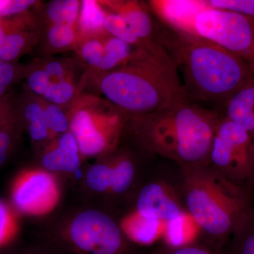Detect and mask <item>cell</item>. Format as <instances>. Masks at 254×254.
<instances>
[{
	"label": "cell",
	"instance_id": "6da1fadb",
	"mask_svg": "<svg viewBox=\"0 0 254 254\" xmlns=\"http://www.w3.org/2000/svg\"><path fill=\"white\" fill-rule=\"evenodd\" d=\"M98 88L127 118L190 100L176 64L160 41L136 48L126 63L100 74Z\"/></svg>",
	"mask_w": 254,
	"mask_h": 254
},
{
	"label": "cell",
	"instance_id": "7a4b0ae2",
	"mask_svg": "<svg viewBox=\"0 0 254 254\" xmlns=\"http://www.w3.org/2000/svg\"><path fill=\"white\" fill-rule=\"evenodd\" d=\"M158 36L175 62L191 101L217 103L221 108L254 78V71L244 60L217 43L163 26Z\"/></svg>",
	"mask_w": 254,
	"mask_h": 254
},
{
	"label": "cell",
	"instance_id": "3957f363",
	"mask_svg": "<svg viewBox=\"0 0 254 254\" xmlns=\"http://www.w3.org/2000/svg\"><path fill=\"white\" fill-rule=\"evenodd\" d=\"M222 116L190 100L127 122L143 148L179 165L208 164L212 143Z\"/></svg>",
	"mask_w": 254,
	"mask_h": 254
},
{
	"label": "cell",
	"instance_id": "277c9868",
	"mask_svg": "<svg viewBox=\"0 0 254 254\" xmlns=\"http://www.w3.org/2000/svg\"><path fill=\"white\" fill-rule=\"evenodd\" d=\"M180 167L187 212L213 247L223 249L253 206L248 187L227 180L209 163Z\"/></svg>",
	"mask_w": 254,
	"mask_h": 254
},
{
	"label": "cell",
	"instance_id": "5b68a950",
	"mask_svg": "<svg viewBox=\"0 0 254 254\" xmlns=\"http://www.w3.org/2000/svg\"><path fill=\"white\" fill-rule=\"evenodd\" d=\"M36 242L54 254H136L119 222L104 209L90 205L47 217Z\"/></svg>",
	"mask_w": 254,
	"mask_h": 254
},
{
	"label": "cell",
	"instance_id": "8992f818",
	"mask_svg": "<svg viewBox=\"0 0 254 254\" xmlns=\"http://www.w3.org/2000/svg\"><path fill=\"white\" fill-rule=\"evenodd\" d=\"M69 131L76 138L81 157H103L117 150L127 118L108 100L82 96L68 115Z\"/></svg>",
	"mask_w": 254,
	"mask_h": 254
},
{
	"label": "cell",
	"instance_id": "52a82bcc",
	"mask_svg": "<svg viewBox=\"0 0 254 254\" xmlns=\"http://www.w3.org/2000/svg\"><path fill=\"white\" fill-rule=\"evenodd\" d=\"M209 164L241 186L248 187L254 177L250 137L242 127L223 115L214 135Z\"/></svg>",
	"mask_w": 254,
	"mask_h": 254
},
{
	"label": "cell",
	"instance_id": "ba28073f",
	"mask_svg": "<svg viewBox=\"0 0 254 254\" xmlns=\"http://www.w3.org/2000/svg\"><path fill=\"white\" fill-rule=\"evenodd\" d=\"M197 36L217 43L245 62L254 72V19L209 7L194 23Z\"/></svg>",
	"mask_w": 254,
	"mask_h": 254
},
{
	"label": "cell",
	"instance_id": "9c48e42d",
	"mask_svg": "<svg viewBox=\"0 0 254 254\" xmlns=\"http://www.w3.org/2000/svg\"><path fill=\"white\" fill-rule=\"evenodd\" d=\"M60 194L59 185L53 174L43 169L26 170L13 184L11 203L18 213L42 215L56 206Z\"/></svg>",
	"mask_w": 254,
	"mask_h": 254
},
{
	"label": "cell",
	"instance_id": "30bf717a",
	"mask_svg": "<svg viewBox=\"0 0 254 254\" xmlns=\"http://www.w3.org/2000/svg\"><path fill=\"white\" fill-rule=\"evenodd\" d=\"M135 213L143 218L170 222L180 220L186 211L175 190L165 182H150L138 192Z\"/></svg>",
	"mask_w": 254,
	"mask_h": 254
},
{
	"label": "cell",
	"instance_id": "8fae6325",
	"mask_svg": "<svg viewBox=\"0 0 254 254\" xmlns=\"http://www.w3.org/2000/svg\"><path fill=\"white\" fill-rule=\"evenodd\" d=\"M87 188L96 194L123 195L128 188V172L125 160L113 152L92 165L83 175Z\"/></svg>",
	"mask_w": 254,
	"mask_h": 254
},
{
	"label": "cell",
	"instance_id": "7c38bea8",
	"mask_svg": "<svg viewBox=\"0 0 254 254\" xmlns=\"http://www.w3.org/2000/svg\"><path fill=\"white\" fill-rule=\"evenodd\" d=\"M148 4L163 26L190 35H196L195 18L201 11L209 8L205 0H153L148 1Z\"/></svg>",
	"mask_w": 254,
	"mask_h": 254
},
{
	"label": "cell",
	"instance_id": "4fadbf2b",
	"mask_svg": "<svg viewBox=\"0 0 254 254\" xmlns=\"http://www.w3.org/2000/svg\"><path fill=\"white\" fill-rule=\"evenodd\" d=\"M100 4L106 11L122 16L145 47L160 42L158 26L155 25L153 13L148 3L139 1H101Z\"/></svg>",
	"mask_w": 254,
	"mask_h": 254
},
{
	"label": "cell",
	"instance_id": "5bb4252c",
	"mask_svg": "<svg viewBox=\"0 0 254 254\" xmlns=\"http://www.w3.org/2000/svg\"><path fill=\"white\" fill-rule=\"evenodd\" d=\"M43 170L53 174H74L81 165V156L76 138L69 131L60 135L45 150L41 158Z\"/></svg>",
	"mask_w": 254,
	"mask_h": 254
},
{
	"label": "cell",
	"instance_id": "9a60e30c",
	"mask_svg": "<svg viewBox=\"0 0 254 254\" xmlns=\"http://www.w3.org/2000/svg\"><path fill=\"white\" fill-rule=\"evenodd\" d=\"M220 110L248 133L254 157V78L232 95Z\"/></svg>",
	"mask_w": 254,
	"mask_h": 254
},
{
	"label": "cell",
	"instance_id": "2e32d148",
	"mask_svg": "<svg viewBox=\"0 0 254 254\" xmlns=\"http://www.w3.org/2000/svg\"><path fill=\"white\" fill-rule=\"evenodd\" d=\"M106 11L98 1L85 0L81 3L77 22L78 38L82 41L88 38L104 36L108 33L104 29Z\"/></svg>",
	"mask_w": 254,
	"mask_h": 254
},
{
	"label": "cell",
	"instance_id": "e0dca14e",
	"mask_svg": "<svg viewBox=\"0 0 254 254\" xmlns=\"http://www.w3.org/2000/svg\"><path fill=\"white\" fill-rule=\"evenodd\" d=\"M26 20L22 14L13 18L12 27L5 38L0 60L13 63L28 50L32 36L25 29Z\"/></svg>",
	"mask_w": 254,
	"mask_h": 254
},
{
	"label": "cell",
	"instance_id": "ac0fdd59",
	"mask_svg": "<svg viewBox=\"0 0 254 254\" xmlns=\"http://www.w3.org/2000/svg\"><path fill=\"white\" fill-rule=\"evenodd\" d=\"M20 125L21 122L17 114L11 105L4 102L0 109V166L7 160L11 154Z\"/></svg>",
	"mask_w": 254,
	"mask_h": 254
},
{
	"label": "cell",
	"instance_id": "d6986e66",
	"mask_svg": "<svg viewBox=\"0 0 254 254\" xmlns=\"http://www.w3.org/2000/svg\"><path fill=\"white\" fill-rule=\"evenodd\" d=\"M22 122L27 127L28 133L36 143L46 141L52 136L45 114L44 105L37 101L25 103L21 110Z\"/></svg>",
	"mask_w": 254,
	"mask_h": 254
},
{
	"label": "cell",
	"instance_id": "ffe728a7",
	"mask_svg": "<svg viewBox=\"0 0 254 254\" xmlns=\"http://www.w3.org/2000/svg\"><path fill=\"white\" fill-rule=\"evenodd\" d=\"M224 249L228 254H254V203Z\"/></svg>",
	"mask_w": 254,
	"mask_h": 254
},
{
	"label": "cell",
	"instance_id": "44dd1931",
	"mask_svg": "<svg viewBox=\"0 0 254 254\" xmlns=\"http://www.w3.org/2000/svg\"><path fill=\"white\" fill-rule=\"evenodd\" d=\"M136 48L108 35L105 38V55L98 71L104 73L126 63Z\"/></svg>",
	"mask_w": 254,
	"mask_h": 254
},
{
	"label": "cell",
	"instance_id": "7402d4cb",
	"mask_svg": "<svg viewBox=\"0 0 254 254\" xmlns=\"http://www.w3.org/2000/svg\"><path fill=\"white\" fill-rule=\"evenodd\" d=\"M159 222H160L142 218L134 213L120 225L131 242L148 244L158 237Z\"/></svg>",
	"mask_w": 254,
	"mask_h": 254
},
{
	"label": "cell",
	"instance_id": "603a6c76",
	"mask_svg": "<svg viewBox=\"0 0 254 254\" xmlns=\"http://www.w3.org/2000/svg\"><path fill=\"white\" fill-rule=\"evenodd\" d=\"M81 3L77 0H55L46 9V16L52 24H66L77 27Z\"/></svg>",
	"mask_w": 254,
	"mask_h": 254
},
{
	"label": "cell",
	"instance_id": "cb8c5ba5",
	"mask_svg": "<svg viewBox=\"0 0 254 254\" xmlns=\"http://www.w3.org/2000/svg\"><path fill=\"white\" fill-rule=\"evenodd\" d=\"M106 11V10H105ZM104 29L108 34L125 42L134 48H145V45L132 31L126 21L120 15L106 11Z\"/></svg>",
	"mask_w": 254,
	"mask_h": 254
},
{
	"label": "cell",
	"instance_id": "d4e9b609",
	"mask_svg": "<svg viewBox=\"0 0 254 254\" xmlns=\"http://www.w3.org/2000/svg\"><path fill=\"white\" fill-rule=\"evenodd\" d=\"M78 40L77 27L66 24H52L47 33L48 44L56 50L66 49Z\"/></svg>",
	"mask_w": 254,
	"mask_h": 254
},
{
	"label": "cell",
	"instance_id": "484cf974",
	"mask_svg": "<svg viewBox=\"0 0 254 254\" xmlns=\"http://www.w3.org/2000/svg\"><path fill=\"white\" fill-rule=\"evenodd\" d=\"M16 211L0 200V250L9 247L17 232Z\"/></svg>",
	"mask_w": 254,
	"mask_h": 254
},
{
	"label": "cell",
	"instance_id": "4316f807",
	"mask_svg": "<svg viewBox=\"0 0 254 254\" xmlns=\"http://www.w3.org/2000/svg\"><path fill=\"white\" fill-rule=\"evenodd\" d=\"M83 40L80 55L85 63L98 70L105 55V38L108 36Z\"/></svg>",
	"mask_w": 254,
	"mask_h": 254
},
{
	"label": "cell",
	"instance_id": "83f0119b",
	"mask_svg": "<svg viewBox=\"0 0 254 254\" xmlns=\"http://www.w3.org/2000/svg\"><path fill=\"white\" fill-rule=\"evenodd\" d=\"M75 87L68 79L52 81L43 98L51 104L64 105L71 101L75 95Z\"/></svg>",
	"mask_w": 254,
	"mask_h": 254
},
{
	"label": "cell",
	"instance_id": "f1b7e54d",
	"mask_svg": "<svg viewBox=\"0 0 254 254\" xmlns=\"http://www.w3.org/2000/svg\"><path fill=\"white\" fill-rule=\"evenodd\" d=\"M44 110L52 136H60L69 131V119L60 106L48 103L44 105Z\"/></svg>",
	"mask_w": 254,
	"mask_h": 254
},
{
	"label": "cell",
	"instance_id": "f546056e",
	"mask_svg": "<svg viewBox=\"0 0 254 254\" xmlns=\"http://www.w3.org/2000/svg\"><path fill=\"white\" fill-rule=\"evenodd\" d=\"M209 7L232 11L254 19V0H205Z\"/></svg>",
	"mask_w": 254,
	"mask_h": 254
},
{
	"label": "cell",
	"instance_id": "4dcf8cb0",
	"mask_svg": "<svg viewBox=\"0 0 254 254\" xmlns=\"http://www.w3.org/2000/svg\"><path fill=\"white\" fill-rule=\"evenodd\" d=\"M36 2L33 0H1L0 1V18L23 14Z\"/></svg>",
	"mask_w": 254,
	"mask_h": 254
},
{
	"label": "cell",
	"instance_id": "1f68e13d",
	"mask_svg": "<svg viewBox=\"0 0 254 254\" xmlns=\"http://www.w3.org/2000/svg\"><path fill=\"white\" fill-rule=\"evenodd\" d=\"M51 82V78L44 69L34 70L27 78L28 89L32 93L41 96L45 94Z\"/></svg>",
	"mask_w": 254,
	"mask_h": 254
},
{
	"label": "cell",
	"instance_id": "d6a6232c",
	"mask_svg": "<svg viewBox=\"0 0 254 254\" xmlns=\"http://www.w3.org/2000/svg\"><path fill=\"white\" fill-rule=\"evenodd\" d=\"M168 254H228L225 249H218L205 244H189L175 247Z\"/></svg>",
	"mask_w": 254,
	"mask_h": 254
},
{
	"label": "cell",
	"instance_id": "836d02e7",
	"mask_svg": "<svg viewBox=\"0 0 254 254\" xmlns=\"http://www.w3.org/2000/svg\"><path fill=\"white\" fill-rule=\"evenodd\" d=\"M4 254H54L45 246L39 242H35L33 245L6 251Z\"/></svg>",
	"mask_w": 254,
	"mask_h": 254
},
{
	"label": "cell",
	"instance_id": "e575fe53",
	"mask_svg": "<svg viewBox=\"0 0 254 254\" xmlns=\"http://www.w3.org/2000/svg\"><path fill=\"white\" fill-rule=\"evenodd\" d=\"M44 70L49 75L51 80L54 78V79H56L55 81H58L67 79L66 77V70H65V68L64 67L62 63H59V62H50V63L47 64Z\"/></svg>",
	"mask_w": 254,
	"mask_h": 254
},
{
	"label": "cell",
	"instance_id": "d590c367",
	"mask_svg": "<svg viewBox=\"0 0 254 254\" xmlns=\"http://www.w3.org/2000/svg\"><path fill=\"white\" fill-rule=\"evenodd\" d=\"M13 25V18H0V53L2 49L5 38Z\"/></svg>",
	"mask_w": 254,
	"mask_h": 254
},
{
	"label": "cell",
	"instance_id": "8d00e7d4",
	"mask_svg": "<svg viewBox=\"0 0 254 254\" xmlns=\"http://www.w3.org/2000/svg\"><path fill=\"white\" fill-rule=\"evenodd\" d=\"M9 88L6 84L0 79V99H1V97H2L3 94L5 93V91H6V89Z\"/></svg>",
	"mask_w": 254,
	"mask_h": 254
},
{
	"label": "cell",
	"instance_id": "74e56055",
	"mask_svg": "<svg viewBox=\"0 0 254 254\" xmlns=\"http://www.w3.org/2000/svg\"><path fill=\"white\" fill-rule=\"evenodd\" d=\"M248 189L250 190L251 195H252V198H253V200L254 202V177L253 180H252V182L249 184Z\"/></svg>",
	"mask_w": 254,
	"mask_h": 254
},
{
	"label": "cell",
	"instance_id": "f35d334b",
	"mask_svg": "<svg viewBox=\"0 0 254 254\" xmlns=\"http://www.w3.org/2000/svg\"><path fill=\"white\" fill-rule=\"evenodd\" d=\"M168 253H169V251L164 250V252H155V253H153L151 254H168Z\"/></svg>",
	"mask_w": 254,
	"mask_h": 254
},
{
	"label": "cell",
	"instance_id": "ab89813d",
	"mask_svg": "<svg viewBox=\"0 0 254 254\" xmlns=\"http://www.w3.org/2000/svg\"><path fill=\"white\" fill-rule=\"evenodd\" d=\"M4 100H3L2 98H1V99H0V109H1V107H2V105H4Z\"/></svg>",
	"mask_w": 254,
	"mask_h": 254
}]
</instances>
